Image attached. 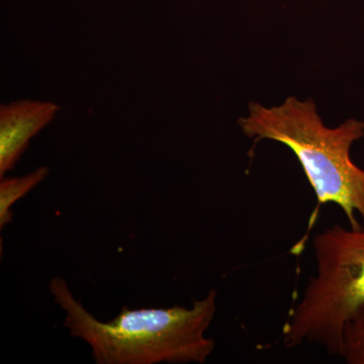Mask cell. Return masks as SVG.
<instances>
[{
  "label": "cell",
  "instance_id": "cell-1",
  "mask_svg": "<svg viewBox=\"0 0 364 364\" xmlns=\"http://www.w3.org/2000/svg\"><path fill=\"white\" fill-rule=\"evenodd\" d=\"M50 291L65 313L66 329L88 344L97 364L205 363L214 351L205 332L217 311L215 289L191 308L124 306L109 322L88 312L62 277L50 282Z\"/></svg>",
  "mask_w": 364,
  "mask_h": 364
},
{
  "label": "cell",
  "instance_id": "cell-2",
  "mask_svg": "<svg viewBox=\"0 0 364 364\" xmlns=\"http://www.w3.org/2000/svg\"><path fill=\"white\" fill-rule=\"evenodd\" d=\"M239 126L255 143L272 140L287 146L299 160L318 205L336 203L350 228L361 227L356 215L364 226V169L350 156L353 143L364 136L363 122L350 119L328 128L312 100L289 97L272 107L251 102Z\"/></svg>",
  "mask_w": 364,
  "mask_h": 364
},
{
  "label": "cell",
  "instance_id": "cell-3",
  "mask_svg": "<svg viewBox=\"0 0 364 364\" xmlns=\"http://www.w3.org/2000/svg\"><path fill=\"white\" fill-rule=\"evenodd\" d=\"M314 251L317 274L284 326V343L318 344L341 356L345 326L364 305V226L335 225L314 238Z\"/></svg>",
  "mask_w": 364,
  "mask_h": 364
},
{
  "label": "cell",
  "instance_id": "cell-4",
  "mask_svg": "<svg viewBox=\"0 0 364 364\" xmlns=\"http://www.w3.org/2000/svg\"><path fill=\"white\" fill-rule=\"evenodd\" d=\"M59 107L49 102L18 100L0 109V176L13 169L31 139L54 119Z\"/></svg>",
  "mask_w": 364,
  "mask_h": 364
},
{
  "label": "cell",
  "instance_id": "cell-5",
  "mask_svg": "<svg viewBox=\"0 0 364 364\" xmlns=\"http://www.w3.org/2000/svg\"><path fill=\"white\" fill-rule=\"evenodd\" d=\"M49 173L48 167H40L28 176L16 178H2L0 182V228L4 229L13 220L11 207L44 181Z\"/></svg>",
  "mask_w": 364,
  "mask_h": 364
},
{
  "label": "cell",
  "instance_id": "cell-6",
  "mask_svg": "<svg viewBox=\"0 0 364 364\" xmlns=\"http://www.w3.org/2000/svg\"><path fill=\"white\" fill-rule=\"evenodd\" d=\"M341 356L346 363L364 364V305L356 311L345 326Z\"/></svg>",
  "mask_w": 364,
  "mask_h": 364
}]
</instances>
